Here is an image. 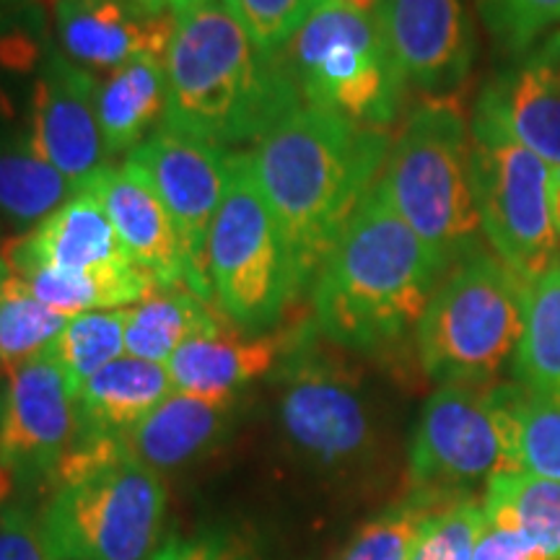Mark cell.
I'll list each match as a JSON object with an SVG mask.
<instances>
[{"instance_id": "42", "label": "cell", "mask_w": 560, "mask_h": 560, "mask_svg": "<svg viewBox=\"0 0 560 560\" xmlns=\"http://www.w3.org/2000/svg\"><path fill=\"white\" fill-rule=\"evenodd\" d=\"M198 3H206V0H177V13L190 9V5H198Z\"/></svg>"}, {"instance_id": "9", "label": "cell", "mask_w": 560, "mask_h": 560, "mask_svg": "<svg viewBox=\"0 0 560 560\" xmlns=\"http://www.w3.org/2000/svg\"><path fill=\"white\" fill-rule=\"evenodd\" d=\"M213 304L247 335H262L296 301L278 226L255 179L249 151L231 153L229 182L208 236Z\"/></svg>"}, {"instance_id": "40", "label": "cell", "mask_w": 560, "mask_h": 560, "mask_svg": "<svg viewBox=\"0 0 560 560\" xmlns=\"http://www.w3.org/2000/svg\"><path fill=\"white\" fill-rule=\"evenodd\" d=\"M550 202H552V221H556L558 242H560V179L550 182Z\"/></svg>"}, {"instance_id": "2", "label": "cell", "mask_w": 560, "mask_h": 560, "mask_svg": "<svg viewBox=\"0 0 560 560\" xmlns=\"http://www.w3.org/2000/svg\"><path fill=\"white\" fill-rule=\"evenodd\" d=\"M164 66L161 128L226 151L257 143L304 107L283 58L262 52L221 0L177 13Z\"/></svg>"}, {"instance_id": "22", "label": "cell", "mask_w": 560, "mask_h": 560, "mask_svg": "<svg viewBox=\"0 0 560 560\" xmlns=\"http://www.w3.org/2000/svg\"><path fill=\"white\" fill-rule=\"evenodd\" d=\"M174 392L166 363L120 355L96 371L75 395L79 439H128Z\"/></svg>"}, {"instance_id": "28", "label": "cell", "mask_w": 560, "mask_h": 560, "mask_svg": "<svg viewBox=\"0 0 560 560\" xmlns=\"http://www.w3.org/2000/svg\"><path fill=\"white\" fill-rule=\"evenodd\" d=\"M79 192L26 138L0 143V213L16 226L34 229Z\"/></svg>"}, {"instance_id": "20", "label": "cell", "mask_w": 560, "mask_h": 560, "mask_svg": "<svg viewBox=\"0 0 560 560\" xmlns=\"http://www.w3.org/2000/svg\"><path fill=\"white\" fill-rule=\"evenodd\" d=\"M301 330L247 335L234 325H226L219 332L198 335L166 361L174 392L198 397H234L249 382L276 369L296 346Z\"/></svg>"}, {"instance_id": "16", "label": "cell", "mask_w": 560, "mask_h": 560, "mask_svg": "<svg viewBox=\"0 0 560 560\" xmlns=\"http://www.w3.org/2000/svg\"><path fill=\"white\" fill-rule=\"evenodd\" d=\"M83 190L102 202L130 260L156 280L159 291L187 289L185 249L177 229L151 182L136 164L128 159L120 166L107 164Z\"/></svg>"}, {"instance_id": "39", "label": "cell", "mask_w": 560, "mask_h": 560, "mask_svg": "<svg viewBox=\"0 0 560 560\" xmlns=\"http://www.w3.org/2000/svg\"><path fill=\"white\" fill-rule=\"evenodd\" d=\"M132 9L153 13V16H161V13H177V0H125Z\"/></svg>"}, {"instance_id": "25", "label": "cell", "mask_w": 560, "mask_h": 560, "mask_svg": "<svg viewBox=\"0 0 560 560\" xmlns=\"http://www.w3.org/2000/svg\"><path fill=\"white\" fill-rule=\"evenodd\" d=\"M231 325L213 304L195 296L190 289H166L151 293L128 310L125 353L136 359L166 363L187 340L219 332Z\"/></svg>"}, {"instance_id": "4", "label": "cell", "mask_w": 560, "mask_h": 560, "mask_svg": "<svg viewBox=\"0 0 560 560\" xmlns=\"http://www.w3.org/2000/svg\"><path fill=\"white\" fill-rule=\"evenodd\" d=\"M42 524L60 560H145L166 516V482L125 439H79L55 470Z\"/></svg>"}, {"instance_id": "29", "label": "cell", "mask_w": 560, "mask_h": 560, "mask_svg": "<svg viewBox=\"0 0 560 560\" xmlns=\"http://www.w3.org/2000/svg\"><path fill=\"white\" fill-rule=\"evenodd\" d=\"M68 319L42 304L24 280L0 262V374L9 376L47 353Z\"/></svg>"}, {"instance_id": "5", "label": "cell", "mask_w": 560, "mask_h": 560, "mask_svg": "<svg viewBox=\"0 0 560 560\" xmlns=\"http://www.w3.org/2000/svg\"><path fill=\"white\" fill-rule=\"evenodd\" d=\"M470 125L452 96L418 104L397 132L376 179L400 219L446 270L480 252Z\"/></svg>"}, {"instance_id": "11", "label": "cell", "mask_w": 560, "mask_h": 560, "mask_svg": "<svg viewBox=\"0 0 560 560\" xmlns=\"http://www.w3.org/2000/svg\"><path fill=\"white\" fill-rule=\"evenodd\" d=\"M470 149L475 200L490 247L524 280L558 268L560 242L552 221L548 161L480 107L470 120Z\"/></svg>"}, {"instance_id": "30", "label": "cell", "mask_w": 560, "mask_h": 560, "mask_svg": "<svg viewBox=\"0 0 560 560\" xmlns=\"http://www.w3.org/2000/svg\"><path fill=\"white\" fill-rule=\"evenodd\" d=\"M452 501L459 499L410 490L408 499L392 503L363 524L335 560H410L425 524Z\"/></svg>"}, {"instance_id": "19", "label": "cell", "mask_w": 560, "mask_h": 560, "mask_svg": "<svg viewBox=\"0 0 560 560\" xmlns=\"http://www.w3.org/2000/svg\"><path fill=\"white\" fill-rule=\"evenodd\" d=\"M0 262L11 270L45 265L68 272L136 265L104 213L102 202L89 190H81L24 236L5 244Z\"/></svg>"}, {"instance_id": "41", "label": "cell", "mask_w": 560, "mask_h": 560, "mask_svg": "<svg viewBox=\"0 0 560 560\" xmlns=\"http://www.w3.org/2000/svg\"><path fill=\"white\" fill-rule=\"evenodd\" d=\"M342 3L353 5V9H359L363 13H374V16H380L384 0H342Z\"/></svg>"}, {"instance_id": "13", "label": "cell", "mask_w": 560, "mask_h": 560, "mask_svg": "<svg viewBox=\"0 0 560 560\" xmlns=\"http://www.w3.org/2000/svg\"><path fill=\"white\" fill-rule=\"evenodd\" d=\"M75 395L50 355L9 374L0 400V472L19 482H50L60 462L79 444Z\"/></svg>"}, {"instance_id": "43", "label": "cell", "mask_w": 560, "mask_h": 560, "mask_svg": "<svg viewBox=\"0 0 560 560\" xmlns=\"http://www.w3.org/2000/svg\"><path fill=\"white\" fill-rule=\"evenodd\" d=\"M552 179H560V166H556V172H552Z\"/></svg>"}, {"instance_id": "24", "label": "cell", "mask_w": 560, "mask_h": 560, "mask_svg": "<svg viewBox=\"0 0 560 560\" xmlns=\"http://www.w3.org/2000/svg\"><path fill=\"white\" fill-rule=\"evenodd\" d=\"M11 270V268H9ZM24 280L26 289L62 317H79L89 312L130 310L151 293L159 291L156 280L138 265L125 268H104L89 272H68L45 268V265H26L11 270Z\"/></svg>"}, {"instance_id": "33", "label": "cell", "mask_w": 560, "mask_h": 560, "mask_svg": "<svg viewBox=\"0 0 560 560\" xmlns=\"http://www.w3.org/2000/svg\"><path fill=\"white\" fill-rule=\"evenodd\" d=\"M486 529V511L475 499H459L444 506L425 524L410 560H472Z\"/></svg>"}, {"instance_id": "18", "label": "cell", "mask_w": 560, "mask_h": 560, "mask_svg": "<svg viewBox=\"0 0 560 560\" xmlns=\"http://www.w3.org/2000/svg\"><path fill=\"white\" fill-rule=\"evenodd\" d=\"M475 107L548 164L560 166V32H552L480 91Z\"/></svg>"}, {"instance_id": "31", "label": "cell", "mask_w": 560, "mask_h": 560, "mask_svg": "<svg viewBox=\"0 0 560 560\" xmlns=\"http://www.w3.org/2000/svg\"><path fill=\"white\" fill-rule=\"evenodd\" d=\"M125 327L128 310L89 312L68 319L47 355L58 363L73 395H79L96 371L125 355Z\"/></svg>"}, {"instance_id": "35", "label": "cell", "mask_w": 560, "mask_h": 560, "mask_svg": "<svg viewBox=\"0 0 560 560\" xmlns=\"http://www.w3.org/2000/svg\"><path fill=\"white\" fill-rule=\"evenodd\" d=\"M262 52L278 55L325 0H223Z\"/></svg>"}, {"instance_id": "34", "label": "cell", "mask_w": 560, "mask_h": 560, "mask_svg": "<svg viewBox=\"0 0 560 560\" xmlns=\"http://www.w3.org/2000/svg\"><path fill=\"white\" fill-rule=\"evenodd\" d=\"M520 454L524 472L560 482V400L522 387Z\"/></svg>"}, {"instance_id": "3", "label": "cell", "mask_w": 560, "mask_h": 560, "mask_svg": "<svg viewBox=\"0 0 560 560\" xmlns=\"http://www.w3.org/2000/svg\"><path fill=\"white\" fill-rule=\"evenodd\" d=\"M376 182L312 285V322L335 346L384 353L418 330L446 276Z\"/></svg>"}, {"instance_id": "21", "label": "cell", "mask_w": 560, "mask_h": 560, "mask_svg": "<svg viewBox=\"0 0 560 560\" xmlns=\"http://www.w3.org/2000/svg\"><path fill=\"white\" fill-rule=\"evenodd\" d=\"M236 410L234 397H198L172 392L143 423L128 433L136 457L159 475L179 470L226 436Z\"/></svg>"}, {"instance_id": "32", "label": "cell", "mask_w": 560, "mask_h": 560, "mask_svg": "<svg viewBox=\"0 0 560 560\" xmlns=\"http://www.w3.org/2000/svg\"><path fill=\"white\" fill-rule=\"evenodd\" d=\"M503 55L522 58L560 24V0H475Z\"/></svg>"}, {"instance_id": "15", "label": "cell", "mask_w": 560, "mask_h": 560, "mask_svg": "<svg viewBox=\"0 0 560 560\" xmlns=\"http://www.w3.org/2000/svg\"><path fill=\"white\" fill-rule=\"evenodd\" d=\"M380 24L405 81L450 96L470 75L475 34L465 0H384Z\"/></svg>"}, {"instance_id": "14", "label": "cell", "mask_w": 560, "mask_h": 560, "mask_svg": "<svg viewBox=\"0 0 560 560\" xmlns=\"http://www.w3.org/2000/svg\"><path fill=\"white\" fill-rule=\"evenodd\" d=\"M100 81L66 52H47L30 96L26 143L79 190L107 166L96 112Z\"/></svg>"}, {"instance_id": "12", "label": "cell", "mask_w": 560, "mask_h": 560, "mask_svg": "<svg viewBox=\"0 0 560 560\" xmlns=\"http://www.w3.org/2000/svg\"><path fill=\"white\" fill-rule=\"evenodd\" d=\"M128 161L145 174L177 229L185 249V285L195 296L213 304L206 255L210 226L226 192L231 151L159 128L130 153Z\"/></svg>"}, {"instance_id": "44", "label": "cell", "mask_w": 560, "mask_h": 560, "mask_svg": "<svg viewBox=\"0 0 560 560\" xmlns=\"http://www.w3.org/2000/svg\"><path fill=\"white\" fill-rule=\"evenodd\" d=\"M556 560H560V558H556Z\"/></svg>"}, {"instance_id": "17", "label": "cell", "mask_w": 560, "mask_h": 560, "mask_svg": "<svg viewBox=\"0 0 560 560\" xmlns=\"http://www.w3.org/2000/svg\"><path fill=\"white\" fill-rule=\"evenodd\" d=\"M62 52L83 68L117 70L140 58H164L177 13H143L125 0H55Z\"/></svg>"}, {"instance_id": "10", "label": "cell", "mask_w": 560, "mask_h": 560, "mask_svg": "<svg viewBox=\"0 0 560 560\" xmlns=\"http://www.w3.org/2000/svg\"><path fill=\"white\" fill-rule=\"evenodd\" d=\"M301 330L280 361L278 420L283 439L306 465L346 475L361 470L380 450V423L359 376Z\"/></svg>"}, {"instance_id": "23", "label": "cell", "mask_w": 560, "mask_h": 560, "mask_svg": "<svg viewBox=\"0 0 560 560\" xmlns=\"http://www.w3.org/2000/svg\"><path fill=\"white\" fill-rule=\"evenodd\" d=\"M96 112L107 159L130 153L156 132L166 112L164 58H140L100 81Z\"/></svg>"}, {"instance_id": "6", "label": "cell", "mask_w": 560, "mask_h": 560, "mask_svg": "<svg viewBox=\"0 0 560 560\" xmlns=\"http://www.w3.org/2000/svg\"><path fill=\"white\" fill-rule=\"evenodd\" d=\"M529 280L488 252L446 272L416 330L425 376L441 387H486L514 366Z\"/></svg>"}, {"instance_id": "7", "label": "cell", "mask_w": 560, "mask_h": 560, "mask_svg": "<svg viewBox=\"0 0 560 560\" xmlns=\"http://www.w3.org/2000/svg\"><path fill=\"white\" fill-rule=\"evenodd\" d=\"M278 55L306 107L380 132L400 115L408 81L374 13L325 0Z\"/></svg>"}, {"instance_id": "38", "label": "cell", "mask_w": 560, "mask_h": 560, "mask_svg": "<svg viewBox=\"0 0 560 560\" xmlns=\"http://www.w3.org/2000/svg\"><path fill=\"white\" fill-rule=\"evenodd\" d=\"M472 560H548L540 548H535L527 537L520 532L501 527V524H490L486 520L478 548L472 552Z\"/></svg>"}, {"instance_id": "8", "label": "cell", "mask_w": 560, "mask_h": 560, "mask_svg": "<svg viewBox=\"0 0 560 560\" xmlns=\"http://www.w3.org/2000/svg\"><path fill=\"white\" fill-rule=\"evenodd\" d=\"M520 400V384L433 392L412 433V490L470 499L495 475L522 472Z\"/></svg>"}, {"instance_id": "37", "label": "cell", "mask_w": 560, "mask_h": 560, "mask_svg": "<svg viewBox=\"0 0 560 560\" xmlns=\"http://www.w3.org/2000/svg\"><path fill=\"white\" fill-rule=\"evenodd\" d=\"M151 560H262L257 550L231 535H195L172 540Z\"/></svg>"}, {"instance_id": "27", "label": "cell", "mask_w": 560, "mask_h": 560, "mask_svg": "<svg viewBox=\"0 0 560 560\" xmlns=\"http://www.w3.org/2000/svg\"><path fill=\"white\" fill-rule=\"evenodd\" d=\"M514 376L527 392L560 400V268L529 280Z\"/></svg>"}, {"instance_id": "1", "label": "cell", "mask_w": 560, "mask_h": 560, "mask_svg": "<svg viewBox=\"0 0 560 560\" xmlns=\"http://www.w3.org/2000/svg\"><path fill=\"white\" fill-rule=\"evenodd\" d=\"M387 151V132L306 104L252 145V170L283 242L296 301L312 291L350 215L376 185Z\"/></svg>"}, {"instance_id": "36", "label": "cell", "mask_w": 560, "mask_h": 560, "mask_svg": "<svg viewBox=\"0 0 560 560\" xmlns=\"http://www.w3.org/2000/svg\"><path fill=\"white\" fill-rule=\"evenodd\" d=\"M0 560H60L42 524L39 506L21 501L0 506Z\"/></svg>"}, {"instance_id": "26", "label": "cell", "mask_w": 560, "mask_h": 560, "mask_svg": "<svg viewBox=\"0 0 560 560\" xmlns=\"http://www.w3.org/2000/svg\"><path fill=\"white\" fill-rule=\"evenodd\" d=\"M482 511L490 524L520 532L548 560L560 558V482L524 470L495 475Z\"/></svg>"}]
</instances>
